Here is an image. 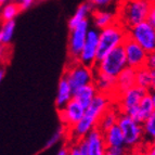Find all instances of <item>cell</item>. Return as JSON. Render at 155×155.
<instances>
[{
  "mask_svg": "<svg viewBox=\"0 0 155 155\" xmlns=\"http://www.w3.org/2000/svg\"><path fill=\"white\" fill-rule=\"evenodd\" d=\"M113 104V97L98 92L92 102L85 109L83 118L75 126L67 129V139L70 140V142H78L84 139L91 130L97 128L102 114Z\"/></svg>",
  "mask_w": 155,
  "mask_h": 155,
  "instance_id": "1",
  "label": "cell"
},
{
  "mask_svg": "<svg viewBox=\"0 0 155 155\" xmlns=\"http://www.w3.org/2000/svg\"><path fill=\"white\" fill-rule=\"evenodd\" d=\"M152 0H119L116 7L117 22L125 28H130L147 21Z\"/></svg>",
  "mask_w": 155,
  "mask_h": 155,
  "instance_id": "2",
  "label": "cell"
},
{
  "mask_svg": "<svg viewBox=\"0 0 155 155\" xmlns=\"http://www.w3.org/2000/svg\"><path fill=\"white\" fill-rule=\"evenodd\" d=\"M127 38V28L119 22H115L112 25L99 31L98 61L105 57L110 51L123 46Z\"/></svg>",
  "mask_w": 155,
  "mask_h": 155,
  "instance_id": "3",
  "label": "cell"
},
{
  "mask_svg": "<svg viewBox=\"0 0 155 155\" xmlns=\"http://www.w3.org/2000/svg\"><path fill=\"white\" fill-rule=\"evenodd\" d=\"M117 125L124 136L125 147L128 151H137L142 147L144 142V134H143L142 124L134 120L131 116L122 114L119 115Z\"/></svg>",
  "mask_w": 155,
  "mask_h": 155,
  "instance_id": "4",
  "label": "cell"
},
{
  "mask_svg": "<svg viewBox=\"0 0 155 155\" xmlns=\"http://www.w3.org/2000/svg\"><path fill=\"white\" fill-rule=\"evenodd\" d=\"M127 67V61L123 46L110 51L105 57L100 59L94 65V70L116 78L117 75Z\"/></svg>",
  "mask_w": 155,
  "mask_h": 155,
  "instance_id": "5",
  "label": "cell"
},
{
  "mask_svg": "<svg viewBox=\"0 0 155 155\" xmlns=\"http://www.w3.org/2000/svg\"><path fill=\"white\" fill-rule=\"evenodd\" d=\"M71 85L73 90L93 83L94 78V67L88 66L79 61L77 62H68L63 74Z\"/></svg>",
  "mask_w": 155,
  "mask_h": 155,
  "instance_id": "6",
  "label": "cell"
},
{
  "mask_svg": "<svg viewBox=\"0 0 155 155\" xmlns=\"http://www.w3.org/2000/svg\"><path fill=\"white\" fill-rule=\"evenodd\" d=\"M127 37L140 45L147 53L155 51V27L149 21H143L128 28Z\"/></svg>",
  "mask_w": 155,
  "mask_h": 155,
  "instance_id": "7",
  "label": "cell"
},
{
  "mask_svg": "<svg viewBox=\"0 0 155 155\" xmlns=\"http://www.w3.org/2000/svg\"><path fill=\"white\" fill-rule=\"evenodd\" d=\"M89 29H90L89 20L78 24L73 28H70L68 42H67V52H68L70 62H77L78 61Z\"/></svg>",
  "mask_w": 155,
  "mask_h": 155,
  "instance_id": "8",
  "label": "cell"
},
{
  "mask_svg": "<svg viewBox=\"0 0 155 155\" xmlns=\"http://www.w3.org/2000/svg\"><path fill=\"white\" fill-rule=\"evenodd\" d=\"M147 92V91H145L144 89L140 88L138 86H134L132 88L128 89V90L118 94L117 97H115L114 102H115L120 113L130 115L137 109L140 101L142 100V98Z\"/></svg>",
  "mask_w": 155,
  "mask_h": 155,
  "instance_id": "9",
  "label": "cell"
},
{
  "mask_svg": "<svg viewBox=\"0 0 155 155\" xmlns=\"http://www.w3.org/2000/svg\"><path fill=\"white\" fill-rule=\"evenodd\" d=\"M98 46H99V29L90 27L87 34L85 45L79 54V61L88 66L94 67L98 62Z\"/></svg>",
  "mask_w": 155,
  "mask_h": 155,
  "instance_id": "10",
  "label": "cell"
},
{
  "mask_svg": "<svg viewBox=\"0 0 155 155\" xmlns=\"http://www.w3.org/2000/svg\"><path fill=\"white\" fill-rule=\"evenodd\" d=\"M123 48H124L125 51L127 66L138 70L140 67H143L147 65L149 53L140 45H138L132 39L127 37L126 40L123 44Z\"/></svg>",
  "mask_w": 155,
  "mask_h": 155,
  "instance_id": "11",
  "label": "cell"
},
{
  "mask_svg": "<svg viewBox=\"0 0 155 155\" xmlns=\"http://www.w3.org/2000/svg\"><path fill=\"white\" fill-rule=\"evenodd\" d=\"M59 111V117L61 120V124L67 129L75 126L80 119L83 118L84 113H85V107H84L79 102L72 99V100L62 107L58 110Z\"/></svg>",
  "mask_w": 155,
  "mask_h": 155,
  "instance_id": "12",
  "label": "cell"
},
{
  "mask_svg": "<svg viewBox=\"0 0 155 155\" xmlns=\"http://www.w3.org/2000/svg\"><path fill=\"white\" fill-rule=\"evenodd\" d=\"M88 150V155H105L107 147L105 144L103 132L94 128L84 138Z\"/></svg>",
  "mask_w": 155,
  "mask_h": 155,
  "instance_id": "13",
  "label": "cell"
},
{
  "mask_svg": "<svg viewBox=\"0 0 155 155\" xmlns=\"http://www.w3.org/2000/svg\"><path fill=\"white\" fill-rule=\"evenodd\" d=\"M136 86V70L130 66H127L125 70L119 73L115 78V94L114 99L124 91Z\"/></svg>",
  "mask_w": 155,
  "mask_h": 155,
  "instance_id": "14",
  "label": "cell"
},
{
  "mask_svg": "<svg viewBox=\"0 0 155 155\" xmlns=\"http://www.w3.org/2000/svg\"><path fill=\"white\" fill-rule=\"evenodd\" d=\"M90 18L91 22H92L93 27L100 31V29L105 28L107 26L117 22L116 10L114 11V9H98V10H93Z\"/></svg>",
  "mask_w": 155,
  "mask_h": 155,
  "instance_id": "15",
  "label": "cell"
},
{
  "mask_svg": "<svg viewBox=\"0 0 155 155\" xmlns=\"http://www.w3.org/2000/svg\"><path fill=\"white\" fill-rule=\"evenodd\" d=\"M93 85L96 86L98 92L109 94L114 98V94H115V78L114 77L94 70Z\"/></svg>",
  "mask_w": 155,
  "mask_h": 155,
  "instance_id": "16",
  "label": "cell"
},
{
  "mask_svg": "<svg viewBox=\"0 0 155 155\" xmlns=\"http://www.w3.org/2000/svg\"><path fill=\"white\" fill-rule=\"evenodd\" d=\"M74 90L72 89L71 85L68 84L67 79L62 76L60 78L59 84H58V90H57V97H55V106L57 109H62L63 106L66 105L68 102L73 99Z\"/></svg>",
  "mask_w": 155,
  "mask_h": 155,
  "instance_id": "17",
  "label": "cell"
},
{
  "mask_svg": "<svg viewBox=\"0 0 155 155\" xmlns=\"http://www.w3.org/2000/svg\"><path fill=\"white\" fill-rule=\"evenodd\" d=\"M153 112H154V107H153L150 92L147 91L144 94V97L142 98V100L140 101V103H139V105L137 106V109L134 110L129 116H131L132 118H134V120H137L138 123H141V124H142Z\"/></svg>",
  "mask_w": 155,
  "mask_h": 155,
  "instance_id": "18",
  "label": "cell"
},
{
  "mask_svg": "<svg viewBox=\"0 0 155 155\" xmlns=\"http://www.w3.org/2000/svg\"><path fill=\"white\" fill-rule=\"evenodd\" d=\"M98 94V90H97L96 86L92 84H88V85L83 86L80 88L74 90V94H73V99H75L77 102H79L84 107H87L89 104L92 102L94 97Z\"/></svg>",
  "mask_w": 155,
  "mask_h": 155,
  "instance_id": "19",
  "label": "cell"
},
{
  "mask_svg": "<svg viewBox=\"0 0 155 155\" xmlns=\"http://www.w3.org/2000/svg\"><path fill=\"white\" fill-rule=\"evenodd\" d=\"M119 115H120V112H119L118 107L116 106V104H113L111 107H109V109L102 114V116L99 119L97 128L99 130H101L102 132H104L105 130L111 128L112 126L117 124Z\"/></svg>",
  "mask_w": 155,
  "mask_h": 155,
  "instance_id": "20",
  "label": "cell"
},
{
  "mask_svg": "<svg viewBox=\"0 0 155 155\" xmlns=\"http://www.w3.org/2000/svg\"><path fill=\"white\" fill-rule=\"evenodd\" d=\"M93 10L94 9H93V7L89 2H84L81 5H79L78 8L76 9L75 13L68 20V27L73 28V27H75L78 24L89 20L91 18V14H92Z\"/></svg>",
  "mask_w": 155,
  "mask_h": 155,
  "instance_id": "21",
  "label": "cell"
},
{
  "mask_svg": "<svg viewBox=\"0 0 155 155\" xmlns=\"http://www.w3.org/2000/svg\"><path fill=\"white\" fill-rule=\"evenodd\" d=\"M104 140H105V144L109 147H125V141H124V136L123 132L119 128L118 125H114L111 128L103 132Z\"/></svg>",
  "mask_w": 155,
  "mask_h": 155,
  "instance_id": "22",
  "label": "cell"
},
{
  "mask_svg": "<svg viewBox=\"0 0 155 155\" xmlns=\"http://www.w3.org/2000/svg\"><path fill=\"white\" fill-rule=\"evenodd\" d=\"M21 11L16 1H7L0 7V20L2 22L13 21Z\"/></svg>",
  "mask_w": 155,
  "mask_h": 155,
  "instance_id": "23",
  "label": "cell"
},
{
  "mask_svg": "<svg viewBox=\"0 0 155 155\" xmlns=\"http://www.w3.org/2000/svg\"><path fill=\"white\" fill-rule=\"evenodd\" d=\"M136 86L145 91L151 90V68L149 66L145 65L136 70Z\"/></svg>",
  "mask_w": 155,
  "mask_h": 155,
  "instance_id": "24",
  "label": "cell"
},
{
  "mask_svg": "<svg viewBox=\"0 0 155 155\" xmlns=\"http://www.w3.org/2000/svg\"><path fill=\"white\" fill-rule=\"evenodd\" d=\"M15 31V22L13 21H7L2 22L0 26V41L2 42L5 47L11 44L14 36Z\"/></svg>",
  "mask_w": 155,
  "mask_h": 155,
  "instance_id": "25",
  "label": "cell"
},
{
  "mask_svg": "<svg viewBox=\"0 0 155 155\" xmlns=\"http://www.w3.org/2000/svg\"><path fill=\"white\" fill-rule=\"evenodd\" d=\"M142 129L145 142L150 143L155 139V111L142 123Z\"/></svg>",
  "mask_w": 155,
  "mask_h": 155,
  "instance_id": "26",
  "label": "cell"
},
{
  "mask_svg": "<svg viewBox=\"0 0 155 155\" xmlns=\"http://www.w3.org/2000/svg\"><path fill=\"white\" fill-rule=\"evenodd\" d=\"M64 138H67V128L61 124L57 129L53 131V134H51V137L47 140L46 144H45V147H44V150H48L50 147L57 145L58 143L61 142Z\"/></svg>",
  "mask_w": 155,
  "mask_h": 155,
  "instance_id": "27",
  "label": "cell"
},
{
  "mask_svg": "<svg viewBox=\"0 0 155 155\" xmlns=\"http://www.w3.org/2000/svg\"><path fill=\"white\" fill-rule=\"evenodd\" d=\"M68 155H88V150L85 140L81 139L78 142H68Z\"/></svg>",
  "mask_w": 155,
  "mask_h": 155,
  "instance_id": "28",
  "label": "cell"
},
{
  "mask_svg": "<svg viewBox=\"0 0 155 155\" xmlns=\"http://www.w3.org/2000/svg\"><path fill=\"white\" fill-rule=\"evenodd\" d=\"M88 2L93 7L94 10L98 9H114L116 10L119 0H88Z\"/></svg>",
  "mask_w": 155,
  "mask_h": 155,
  "instance_id": "29",
  "label": "cell"
},
{
  "mask_svg": "<svg viewBox=\"0 0 155 155\" xmlns=\"http://www.w3.org/2000/svg\"><path fill=\"white\" fill-rule=\"evenodd\" d=\"M147 21H149L155 27V0L151 1V8L149 11V16H147Z\"/></svg>",
  "mask_w": 155,
  "mask_h": 155,
  "instance_id": "30",
  "label": "cell"
},
{
  "mask_svg": "<svg viewBox=\"0 0 155 155\" xmlns=\"http://www.w3.org/2000/svg\"><path fill=\"white\" fill-rule=\"evenodd\" d=\"M18 5H20V9L21 10H27L34 5L35 0H16Z\"/></svg>",
  "mask_w": 155,
  "mask_h": 155,
  "instance_id": "31",
  "label": "cell"
},
{
  "mask_svg": "<svg viewBox=\"0 0 155 155\" xmlns=\"http://www.w3.org/2000/svg\"><path fill=\"white\" fill-rule=\"evenodd\" d=\"M147 66H149L151 70H155V51L149 53V57H147Z\"/></svg>",
  "mask_w": 155,
  "mask_h": 155,
  "instance_id": "32",
  "label": "cell"
},
{
  "mask_svg": "<svg viewBox=\"0 0 155 155\" xmlns=\"http://www.w3.org/2000/svg\"><path fill=\"white\" fill-rule=\"evenodd\" d=\"M5 46L0 41V66L3 63V59H5Z\"/></svg>",
  "mask_w": 155,
  "mask_h": 155,
  "instance_id": "33",
  "label": "cell"
},
{
  "mask_svg": "<svg viewBox=\"0 0 155 155\" xmlns=\"http://www.w3.org/2000/svg\"><path fill=\"white\" fill-rule=\"evenodd\" d=\"M151 90H155V70H151Z\"/></svg>",
  "mask_w": 155,
  "mask_h": 155,
  "instance_id": "34",
  "label": "cell"
},
{
  "mask_svg": "<svg viewBox=\"0 0 155 155\" xmlns=\"http://www.w3.org/2000/svg\"><path fill=\"white\" fill-rule=\"evenodd\" d=\"M145 152H147V155H155V147L151 144L147 145V149H145Z\"/></svg>",
  "mask_w": 155,
  "mask_h": 155,
  "instance_id": "35",
  "label": "cell"
},
{
  "mask_svg": "<svg viewBox=\"0 0 155 155\" xmlns=\"http://www.w3.org/2000/svg\"><path fill=\"white\" fill-rule=\"evenodd\" d=\"M57 155H68V147H67V145H64V147H61L58 151Z\"/></svg>",
  "mask_w": 155,
  "mask_h": 155,
  "instance_id": "36",
  "label": "cell"
},
{
  "mask_svg": "<svg viewBox=\"0 0 155 155\" xmlns=\"http://www.w3.org/2000/svg\"><path fill=\"white\" fill-rule=\"evenodd\" d=\"M150 96H151V100H152V103H153V107H154V111H155V90H150Z\"/></svg>",
  "mask_w": 155,
  "mask_h": 155,
  "instance_id": "37",
  "label": "cell"
},
{
  "mask_svg": "<svg viewBox=\"0 0 155 155\" xmlns=\"http://www.w3.org/2000/svg\"><path fill=\"white\" fill-rule=\"evenodd\" d=\"M5 68L0 66V84H1V81H2L3 78H5Z\"/></svg>",
  "mask_w": 155,
  "mask_h": 155,
  "instance_id": "38",
  "label": "cell"
},
{
  "mask_svg": "<svg viewBox=\"0 0 155 155\" xmlns=\"http://www.w3.org/2000/svg\"><path fill=\"white\" fill-rule=\"evenodd\" d=\"M136 155H147V152H145V150H142V151L137 150L136 151Z\"/></svg>",
  "mask_w": 155,
  "mask_h": 155,
  "instance_id": "39",
  "label": "cell"
},
{
  "mask_svg": "<svg viewBox=\"0 0 155 155\" xmlns=\"http://www.w3.org/2000/svg\"><path fill=\"white\" fill-rule=\"evenodd\" d=\"M105 155H118V154H116V153H113V152H111V151H106V153H105Z\"/></svg>",
  "mask_w": 155,
  "mask_h": 155,
  "instance_id": "40",
  "label": "cell"
},
{
  "mask_svg": "<svg viewBox=\"0 0 155 155\" xmlns=\"http://www.w3.org/2000/svg\"><path fill=\"white\" fill-rule=\"evenodd\" d=\"M147 144H151V145H153V147H155V139L153 140V141H151L150 143H147Z\"/></svg>",
  "mask_w": 155,
  "mask_h": 155,
  "instance_id": "41",
  "label": "cell"
},
{
  "mask_svg": "<svg viewBox=\"0 0 155 155\" xmlns=\"http://www.w3.org/2000/svg\"><path fill=\"white\" fill-rule=\"evenodd\" d=\"M7 1H10V0H0V2H1V5L5 2H7Z\"/></svg>",
  "mask_w": 155,
  "mask_h": 155,
  "instance_id": "42",
  "label": "cell"
},
{
  "mask_svg": "<svg viewBox=\"0 0 155 155\" xmlns=\"http://www.w3.org/2000/svg\"><path fill=\"white\" fill-rule=\"evenodd\" d=\"M0 7H1V2H0Z\"/></svg>",
  "mask_w": 155,
  "mask_h": 155,
  "instance_id": "43",
  "label": "cell"
}]
</instances>
